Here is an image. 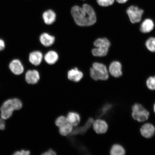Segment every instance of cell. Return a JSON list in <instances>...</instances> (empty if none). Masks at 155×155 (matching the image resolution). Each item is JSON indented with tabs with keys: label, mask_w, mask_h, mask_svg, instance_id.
Returning <instances> with one entry per match:
<instances>
[{
	"label": "cell",
	"mask_w": 155,
	"mask_h": 155,
	"mask_svg": "<svg viewBox=\"0 0 155 155\" xmlns=\"http://www.w3.org/2000/svg\"><path fill=\"white\" fill-rule=\"evenodd\" d=\"M71 12L75 23L79 26H91L96 22V13L92 7L87 4H84L82 7L74 6Z\"/></svg>",
	"instance_id": "cell-1"
},
{
	"label": "cell",
	"mask_w": 155,
	"mask_h": 155,
	"mask_svg": "<svg viewBox=\"0 0 155 155\" xmlns=\"http://www.w3.org/2000/svg\"><path fill=\"white\" fill-rule=\"evenodd\" d=\"M23 103L20 99L10 98L5 101L0 107V117L6 120L12 116L15 111L22 109Z\"/></svg>",
	"instance_id": "cell-2"
},
{
	"label": "cell",
	"mask_w": 155,
	"mask_h": 155,
	"mask_svg": "<svg viewBox=\"0 0 155 155\" xmlns=\"http://www.w3.org/2000/svg\"><path fill=\"white\" fill-rule=\"evenodd\" d=\"M90 76L95 81H106L109 78L106 66L104 64L94 63L90 70Z\"/></svg>",
	"instance_id": "cell-3"
},
{
	"label": "cell",
	"mask_w": 155,
	"mask_h": 155,
	"mask_svg": "<svg viewBox=\"0 0 155 155\" xmlns=\"http://www.w3.org/2000/svg\"><path fill=\"white\" fill-rule=\"evenodd\" d=\"M96 48L92 50V54L94 57H103L107 55L110 47V42L106 38H99L94 42Z\"/></svg>",
	"instance_id": "cell-4"
},
{
	"label": "cell",
	"mask_w": 155,
	"mask_h": 155,
	"mask_svg": "<svg viewBox=\"0 0 155 155\" xmlns=\"http://www.w3.org/2000/svg\"><path fill=\"white\" fill-rule=\"evenodd\" d=\"M132 116L134 119L139 122L147 120L150 116V112L139 104H135L132 107Z\"/></svg>",
	"instance_id": "cell-5"
},
{
	"label": "cell",
	"mask_w": 155,
	"mask_h": 155,
	"mask_svg": "<svg viewBox=\"0 0 155 155\" xmlns=\"http://www.w3.org/2000/svg\"><path fill=\"white\" fill-rule=\"evenodd\" d=\"M127 13L130 22L135 24L141 21L144 11L136 6L131 5L127 8Z\"/></svg>",
	"instance_id": "cell-6"
},
{
	"label": "cell",
	"mask_w": 155,
	"mask_h": 155,
	"mask_svg": "<svg viewBox=\"0 0 155 155\" xmlns=\"http://www.w3.org/2000/svg\"><path fill=\"white\" fill-rule=\"evenodd\" d=\"M93 127L94 130L97 134H103L107 131L108 125L105 121L98 119L94 121L93 124Z\"/></svg>",
	"instance_id": "cell-7"
},
{
	"label": "cell",
	"mask_w": 155,
	"mask_h": 155,
	"mask_svg": "<svg viewBox=\"0 0 155 155\" xmlns=\"http://www.w3.org/2000/svg\"><path fill=\"white\" fill-rule=\"evenodd\" d=\"M25 78L26 82L28 84H36L40 80L39 73L35 70H29L27 71L25 75Z\"/></svg>",
	"instance_id": "cell-8"
},
{
	"label": "cell",
	"mask_w": 155,
	"mask_h": 155,
	"mask_svg": "<svg viewBox=\"0 0 155 155\" xmlns=\"http://www.w3.org/2000/svg\"><path fill=\"white\" fill-rule=\"evenodd\" d=\"M140 131L143 137L146 138H150L155 134V127L152 124H145L141 127Z\"/></svg>",
	"instance_id": "cell-9"
},
{
	"label": "cell",
	"mask_w": 155,
	"mask_h": 155,
	"mask_svg": "<svg viewBox=\"0 0 155 155\" xmlns=\"http://www.w3.org/2000/svg\"><path fill=\"white\" fill-rule=\"evenodd\" d=\"M109 72L112 76L119 78L123 75L121 64L118 61H114L110 64L109 68Z\"/></svg>",
	"instance_id": "cell-10"
},
{
	"label": "cell",
	"mask_w": 155,
	"mask_h": 155,
	"mask_svg": "<svg viewBox=\"0 0 155 155\" xmlns=\"http://www.w3.org/2000/svg\"><path fill=\"white\" fill-rule=\"evenodd\" d=\"M9 68L12 73L15 75L22 74L24 71V68L18 60H13L9 64Z\"/></svg>",
	"instance_id": "cell-11"
},
{
	"label": "cell",
	"mask_w": 155,
	"mask_h": 155,
	"mask_svg": "<svg viewBox=\"0 0 155 155\" xmlns=\"http://www.w3.org/2000/svg\"><path fill=\"white\" fill-rule=\"evenodd\" d=\"M83 77V73L76 68L70 70L68 72V78L74 82H79Z\"/></svg>",
	"instance_id": "cell-12"
},
{
	"label": "cell",
	"mask_w": 155,
	"mask_h": 155,
	"mask_svg": "<svg viewBox=\"0 0 155 155\" xmlns=\"http://www.w3.org/2000/svg\"><path fill=\"white\" fill-rule=\"evenodd\" d=\"M94 121V120L92 118H89L86 124L82 127H77L75 129H73L71 135H75L79 134H84L91 127Z\"/></svg>",
	"instance_id": "cell-13"
},
{
	"label": "cell",
	"mask_w": 155,
	"mask_h": 155,
	"mask_svg": "<svg viewBox=\"0 0 155 155\" xmlns=\"http://www.w3.org/2000/svg\"><path fill=\"white\" fill-rule=\"evenodd\" d=\"M42 18L45 24L48 25H51L55 21L56 14L52 10L48 9L44 12L42 15Z\"/></svg>",
	"instance_id": "cell-14"
},
{
	"label": "cell",
	"mask_w": 155,
	"mask_h": 155,
	"mask_svg": "<svg viewBox=\"0 0 155 155\" xmlns=\"http://www.w3.org/2000/svg\"><path fill=\"white\" fill-rule=\"evenodd\" d=\"M29 59L30 62L33 65L38 66L41 63L43 59V55L40 51H33L30 54Z\"/></svg>",
	"instance_id": "cell-15"
},
{
	"label": "cell",
	"mask_w": 155,
	"mask_h": 155,
	"mask_svg": "<svg viewBox=\"0 0 155 155\" xmlns=\"http://www.w3.org/2000/svg\"><path fill=\"white\" fill-rule=\"evenodd\" d=\"M40 40L42 45L46 47H49L54 44L55 38L46 33H44L41 35Z\"/></svg>",
	"instance_id": "cell-16"
},
{
	"label": "cell",
	"mask_w": 155,
	"mask_h": 155,
	"mask_svg": "<svg viewBox=\"0 0 155 155\" xmlns=\"http://www.w3.org/2000/svg\"><path fill=\"white\" fill-rule=\"evenodd\" d=\"M154 26L153 21L150 19H146L141 24L140 30L143 33H148L153 30Z\"/></svg>",
	"instance_id": "cell-17"
},
{
	"label": "cell",
	"mask_w": 155,
	"mask_h": 155,
	"mask_svg": "<svg viewBox=\"0 0 155 155\" xmlns=\"http://www.w3.org/2000/svg\"><path fill=\"white\" fill-rule=\"evenodd\" d=\"M67 118L69 123L73 127H77L81 121L80 116L76 112H69L67 115Z\"/></svg>",
	"instance_id": "cell-18"
},
{
	"label": "cell",
	"mask_w": 155,
	"mask_h": 155,
	"mask_svg": "<svg viewBox=\"0 0 155 155\" xmlns=\"http://www.w3.org/2000/svg\"><path fill=\"white\" fill-rule=\"evenodd\" d=\"M59 56L57 52L54 51H48L44 56V60L48 64L52 65L55 63L58 60Z\"/></svg>",
	"instance_id": "cell-19"
},
{
	"label": "cell",
	"mask_w": 155,
	"mask_h": 155,
	"mask_svg": "<svg viewBox=\"0 0 155 155\" xmlns=\"http://www.w3.org/2000/svg\"><path fill=\"white\" fill-rule=\"evenodd\" d=\"M110 153L112 155H123L125 154V151L121 145L115 144L112 147Z\"/></svg>",
	"instance_id": "cell-20"
},
{
	"label": "cell",
	"mask_w": 155,
	"mask_h": 155,
	"mask_svg": "<svg viewBox=\"0 0 155 155\" xmlns=\"http://www.w3.org/2000/svg\"><path fill=\"white\" fill-rule=\"evenodd\" d=\"M73 126L69 123L59 128V132L61 135L63 136L71 135L73 130Z\"/></svg>",
	"instance_id": "cell-21"
},
{
	"label": "cell",
	"mask_w": 155,
	"mask_h": 155,
	"mask_svg": "<svg viewBox=\"0 0 155 155\" xmlns=\"http://www.w3.org/2000/svg\"><path fill=\"white\" fill-rule=\"evenodd\" d=\"M113 106L111 104H106L102 107L101 109L98 111L97 116L98 117H101L109 112L111 110Z\"/></svg>",
	"instance_id": "cell-22"
},
{
	"label": "cell",
	"mask_w": 155,
	"mask_h": 155,
	"mask_svg": "<svg viewBox=\"0 0 155 155\" xmlns=\"http://www.w3.org/2000/svg\"><path fill=\"white\" fill-rule=\"evenodd\" d=\"M69 123L67 117L63 116H60L57 118L55 121L56 125L59 128L63 127Z\"/></svg>",
	"instance_id": "cell-23"
},
{
	"label": "cell",
	"mask_w": 155,
	"mask_h": 155,
	"mask_svg": "<svg viewBox=\"0 0 155 155\" xmlns=\"http://www.w3.org/2000/svg\"><path fill=\"white\" fill-rule=\"evenodd\" d=\"M145 45L149 51L152 52H155V38H150L147 40Z\"/></svg>",
	"instance_id": "cell-24"
},
{
	"label": "cell",
	"mask_w": 155,
	"mask_h": 155,
	"mask_svg": "<svg viewBox=\"0 0 155 155\" xmlns=\"http://www.w3.org/2000/svg\"><path fill=\"white\" fill-rule=\"evenodd\" d=\"M146 84L150 90H155V76L149 77L147 81Z\"/></svg>",
	"instance_id": "cell-25"
},
{
	"label": "cell",
	"mask_w": 155,
	"mask_h": 155,
	"mask_svg": "<svg viewBox=\"0 0 155 155\" xmlns=\"http://www.w3.org/2000/svg\"><path fill=\"white\" fill-rule=\"evenodd\" d=\"M115 0H96L97 3L101 6L106 7L113 4Z\"/></svg>",
	"instance_id": "cell-26"
},
{
	"label": "cell",
	"mask_w": 155,
	"mask_h": 155,
	"mask_svg": "<svg viewBox=\"0 0 155 155\" xmlns=\"http://www.w3.org/2000/svg\"><path fill=\"white\" fill-rule=\"evenodd\" d=\"M31 154V152L28 150H17L13 153V155H29Z\"/></svg>",
	"instance_id": "cell-27"
},
{
	"label": "cell",
	"mask_w": 155,
	"mask_h": 155,
	"mask_svg": "<svg viewBox=\"0 0 155 155\" xmlns=\"http://www.w3.org/2000/svg\"><path fill=\"white\" fill-rule=\"evenodd\" d=\"M6 121L1 117H0V130H4L5 129Z\"/></svg>",
	"instance_id": "cell-28"
},
{
	"label": "cell",
	"mask_w": 155,
	"mask_h": 155,
	"mask_svg": "<svg viewBox=\"0 0 155 155\" xmlns=\"http://www.w3.org/2000/svg\"><path fill=\"white\" fill-rule=\"evenodd\" d=\"M56 154H56L55 151L51 150V149H50V150H48L42 154V155H56Z\"/></svg>",
	"instance_id": "cell-29"
},
{
	"label": "cell",
	"mask_w": 155,
	"mask_h": 155,
	"mask_svg": "<svg viewBox=\"0 0 155 155\" xmlns=\"http://www.w3.org/2000/svg\"><path fill=\"white\" fill-rule=\"evenodd\" d=\"M5 47V44L4 41L0 39V51L4 49Z\"/></svg>",
	"instance_id": "cell-30"
},
{
	"label": "cell",
	"mask_w": 155,
	"mask_h": 155,
	"mask_svg": "<svg viewBox=\"0 0 155 155\" xmlns=\"http://www.w3.org/2000/svg\"><path fill=\"white\" fill-rule=\"evenodd\" d=\"M116 1L120 4H124L127 2L128 0H116Z\"/></svg>",
	"instance_id": "cell-31"
},
{
	"label": "cell",
	"mask_w": 155,
	"mask_h": 155,
	"mask_svg": "<svg viewBox=\"0 0 155 155\" xmlns=\"http://www.w3.org/2000/svg\"><path fill=\"white\" fill-rule=\"evenodd\" d=\"M154 111L155 113V104H154Z\"/></svg>",
	"instance_id": "cell-32"
}]
</instances>
